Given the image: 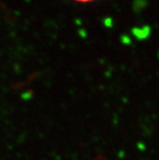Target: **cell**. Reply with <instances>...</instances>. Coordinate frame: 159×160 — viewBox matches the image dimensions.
I'll return each instance as SVG.
<instances>
[{"mask_svg": "<svg viewBox=\"0 0 159 160\" xmlns=\"http://www.w3.org/2000/svg\"><path fill=\"white\" fill-rule=\"evenodd\" d=\"M76 2H80V3H87V2H91L94 1V0H74Z\"/></svg>", "mask_w": 159, "mask_h": 160, "instance_id": "cell-1", "label": "cell"}]
</instances>
